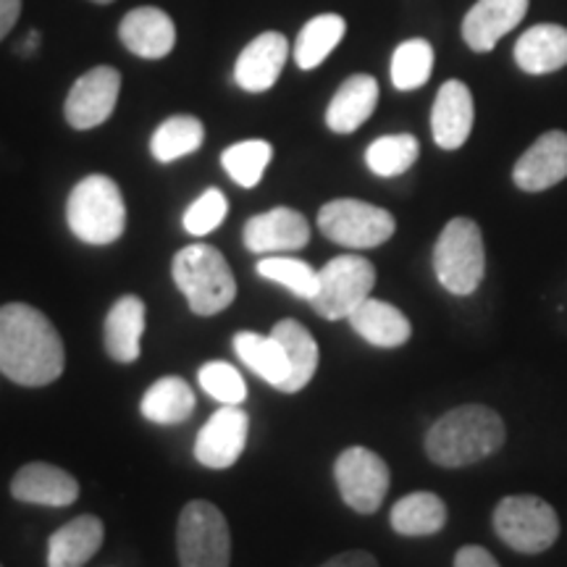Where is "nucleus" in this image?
<instances>
[{"label": "nucleus", "instance_id": "obj_14", "mask_svg": "<svg viewBox=\"0 0 567 567\" xmlns=\"http://www.w3.org/2000/svg\"><path fill=\"white\" fill-rule=\"evenodd\" d=\"M567 179V132H544L513 168V182L523 193H544Z\"/></svg>", "mask_w": 567, "mask_h": 567}, {"label": "nucleus", "instance_id": "obj_20", "mask_svg": "<svg viewBox=\"0 0 567 567\" xmlns=\"http://www.w3.org/2000/svg\"><path fill=\"white\" fill-rule=\"evenodd\" d=\"M142 334H145V302L134 295L118 297L103 326V344L109 358L116 363H134L142 352Z\"/></svg>", "mask_w": 567, "mask_h": 567}, {"label": "nucleus", "instance_id": "obj_32", "mask_svg": "<svg viewBox=\"0 0 567 567\" xmlns=\"http://www.w3.org/2000/svg\"><path fill=\"white\" fill-rule=\"evenodd\" d=\"M271 158H274L271 142L245 140V142H237V145L226 147L221 155V166L226 168V174L231 176L234 184H239V187L245 189H252L258 187L260 179H264Z\"/></svg>", "mask_w": 567, "mask_h": 567}, {"label": "nucleus", "instance_id": "obj_31", "mask_svg": "<svg viewBox=\"0 0 567 567\" xmlns=\"http://www.w3.org/2000/svg\"><path fill=\"white\" fill-rule=\"evenodd\" d=\"M421 155V142L413 134H386V137L373 140L365 151V166L371 168L375 176H392L405 174L408 168H413V163Z\"/></svg>", "mask_w": 567, "mask_h": 567}, {"label": "nucleus", "instance_id": "obj_8", "mask_svg": "<svg viewBox=\"0 0 567 567\" xmlns=\"http://www.w3.org/2000/svg\"><path fill=\"white\" fill-rule=\"evenodd\" d=\"M318 229L334 245L350 247V250H371L394 237L396 221L386 208L342 197V200L326 203L318 210Z\"/></svg>", "mask_w": 567, "mask_h": 567}, {"label": "nucleus", "instance_id": "obj_38", "mask_svg": "<svg viewBox=\"0 0 567 567\" xmlns=\"http://www.w3.org/2000/svg\"><path fill=\"white\" fill-rule=\"evenodd\" d=\"M321 567H379V563H375L371 551L352 549V551H342V555L331 557L329 563H323Z\"/></svg>", "mask_w": 567, "mask_h": 567}, {"label": "nucleus", "instance_id": "obj_10", "mask_svg": "<svg viewBox=\"0 0 567 567\" xmlns=\"http://www.w3.org/2000/svg\"><path fill=\"white\" fill-rule=\"evenodd\" d=\"M334 478L344 505L360 515H373L389 492V465L368 446H347L334 463Z\"/></svg>", "mask_w": 567, "mask_h": 567}, {"label": "nucleus", "instance_id": "obj_21", "mask_svg": "<svg viewBox=\"0 0 567 567\" xmlns=\"http://www.w3.org/2000/svg\"><path fill=\"white\" fill-rule=\"evenodd\" d=\"M379 105V82L368 74H354L342 82L326 109V124L337 134H352L373 116Z\"/></svg>", "mask_w": 567, "mask_h": 567}, {"label": "nucleus", "instance_id": "obj_15", "mask_svg": "<svg viewBox=\"0 0 567 567\" xmlns=\"http://www.w3.org/2000/svg\"><path fill=\"white\" fill-rule=\"evenodd\" d=\"M476 105L465 82L450 80L436 92L434 111H431V134L442 151L463 147L473 132Z\"/></svg>", "mask_w": 567, "mask_h": 567}, {"label": "nucleus", "instance_id": "obj_18", "mask_svg": "<svg viewBox=\"0 0 567 567\" xmlns=\"http://www.w3.org/2000/svg\"><path fill=\"white\" fill-rule=\"evenodd\" d=\"M13 499L42 507H69L80 499V484L51 463H27L11 481Z\"/></svg>", "mask_w": 567, "mask_h": 567}, {"label": "nucleus", "instance_id": "obj_28", "mask_svg": "<svg viewBox=\"0 0 567 567\" xmlns=\"http://www.w3.org/2000/svg\"><path fill=\"white\" fill-rule=\"evenodd\" d=\"M234 352L255 375L279 389L289 375V360L281 342L276 337L255 334V331H239L234 334Z\"/></svg>", "mask_w": 567, "mask_h": 567}, {"label": "nucleus", "instance_id": "obj_24", "mask_svg": "<svg viewBox=\"0 0 567 567\" xmlns=\"http://www.w3.org/2000/svg\"><path fill=\"white\" fill-rule=\"evenodd\" d=\"M515 63L526 74L544 76L567 66V30L559 24H536L515 42Z\"/></svg>", "mask_w": 567, "mask_h": 567}, {"label": "nucleus", "instance_id": "obj_33", "mask_svg": "<svg viewBox=\"0 0 567 567\" xmlns=\"http://www.w3.org/2000/svg\"><path fill=\"white\" fill-rule=\"evenodd\" d=\"M431 71H434V48L429 40H405L396 48L392 55V84L396 90L410 92L423 87L431 80Z\"/></svg>", "mask_w": 567, "mask_h": 567}, {"label": "nucleus", "instance_id": "obj_7", "mask_svg": "<svg viewBox=\"0 0 567 567\" xmlns=\"http://www.w3.org/2000/svg\"><path fill=\"white\" fill-rule=\"evenodd\" d=\"M182 567H229L231 534L221 509L205 499L184 505L176 526Z\"/></svg>", "mask_w": 567, "mask_h": 567}, {"label": "nucleus", "instance_id": "obj_1", "mask_svg": "<svg viewBox=\"0 0 567 567\" xmlns=\"http://www.w3.org/2000/svg\"><path fill=\"white\" fill-rule=\"evenodd\" d=\"M66 350L45 313L24 302L0 308V373L19 386H48L63 373Z\"/></svg>", "mask_w": 567, "mask_h": 567}, {"label": "nucleus", "instance_id": "obj_29", "mask_svg": "<svg viewBox=\"0 0 567 567\" xmlns=\"http://www.w3.org/2000/svg\"><path fill=\"white\" fill-rule=\"evenodd\" d=\"M347 32L344 19L339 13H321L302 27L295 40V61L302 71L318 69L337 51Z\"/></svg>", "mask_w": 567, "mask_h": 567}, {"label": "nucleus", "instance_id": "obj_37", "mask_svg": "<svg viewBox=\"0 0 567 567\" xmlns=\"http://www.w3.org/2000/svg\"><path fill=\"white\" fill-rule=\"evenodd\" d=\"M455 567H499V563L492 557V551L484 547H463L455 555Z\"/></svg>", "mask_w": 567, "mask_h": 567}, {"label": "nucleus", "instance_id": "obj_35", "mask_svg": "<svg viewBox=\"0 0 567 567\" xmlns=\"http://www.w3.org/2000/svg\"><path fill=\"white\" fill-rule=\"evenodd\" d=\"M197 381H200L203 392L216 402H221V405H243L247 400V384L243 373L234 365L224 363V360L205 363L200 373H197Z\"/></svg>", "mask_w": 567, "mask_h": 567}, {"label": "nucleus", "instance_id": "obj_23", "mask_svg": "<svg viewBox=\"0 0 567 567\" xmlns=\"http://www.w3.org/2000/svg\"><path fill=\"white\" fill-rule=\"evenodd\" d=\"M347 321H350L354 334L363 337L368 344L384 347V350L402 347L413 337V326H410L408 316L400 308H394V305L373 300V297H368L363 305H358Z\"/></svg>", "mask_w": 567, "mask_h": 567}, {"label": "nucleus", "instance_id": "obj_13", "mask_svg": "<svg viewBox=\"0 0 567 567\" xmlns=\"http://www.w3.org/2000/svg\"><path fill=\"white\" fill-rule=\"evenodd\" d=\"M243 239L247 250L255 255L295 252L308 247L310 224L300 210L274 208L252 216L250 221L245 224Z\"/></svg>", "mask_w": 567, "mask_h": 567}, {"label": "nucleus", "instance_id": "obj_19", "mask_svg": "<svg viewBox=\"0 0 567 567\" xmlns=\"http://www.w3.org/2000/svg\"><path fill=\"white\" fill-rule=\"evenodd\" d=\"M118 38H122L130 53L147 61H158L174 51L176 27L166 11L142 6V9H134L122 19Z\"/></svg>", "mask_w": 567, "mask_h": 567}, {"label": "nucleus", "instance_id": "obj_9", "mask_svg": "<svg viewBox=\"0 0 567 567\" xmlns=\"http://www.w3.org/2000/svg\"><path fill=\"white\" fill-rule=\"evenodd\" d=\"M375 268L360 255H337L318 271V292L310 305L326 321H344L371 297Z\"/></svg>", "mask_w": 567, "mask_h": 567}, {"label": "nucleus", "instance_id": "obj_11", "mask_svg": "<svg viewBox=\"0 0 567 567\" xmlns=\"http://www.w3.org/2000/svg\"><path fill=\"white\" fill-rule=\"evenodd\" d=\"M118 92H122V74L111 66H95L87 74L71 84L66 105V122L74 130H95L111 118L113 109L118 103Z\"/></svg>", "mask_w": 567, "mask_h": 567}, {"label": "nucleus", "instance_id": "obj_41", "mask_svg": "<svg viewBox=\"0 0 567 567\" xmlns=\"http://www.w3.org/2000/svg\"><path fill=\"white\" fill-rule=\"evenodd\" d=\"M92 3H101V6H109V3H113V0H92Z\"/></svg>", "mask_w": 567, "mask_h": 567}, {"label": "nucleus", "instance_id": "obj_6", "mask_svg": "<svg viewBox=\"0 0 567 567\" xmlns=\"http://www.w3.org/2000/svg\"><path fill=\"white\" fill-rule=\"evenodd\" d=\"M494 530L509 549L520 555H542L559 536V517L542 496H505L494 509Z\"/></svg>", "mask_w": 567, "mask_h": 567}, {"label": "nucleus", "instance_id": "obj_25", "mask_svg": "<svg viewBox=\"0 0 567 567\" xmlns=\"http://www.w3.org/2000/svg\"><path fill=\"white\" fill-rule=\"evenodd\" d=\"M271 337L279 339L289 360V375L279 386V392H300V389H305L313 381V375L318 371V358H321L313 334H310L302 323H297L295 318H284V321L274 326Z\"/></svg>", "mask_w": 567, "mask_h": 567}, {"label": "nucleus", "instance_id": "obj_12", "mask_svg": "<svg viewBox=\"0 0 567 567\" xmlns=\"http://www.w3.org/2000/svg\"><path fill=\"white\" fill-rule=\"evenodd\" d=\"M250 434V417L239 405H224L208 417L195 442L197 463L210 471H226L243 457Z\"/></svg>", "mask_w": 567, "mask_h": 567}, {"label": "nucleus", "instance_id": "obj_34", "mask_svg": "<svg viewBox=\"0 0 567 567\" xmlns=\"http://www.w3.org/2000/svg\"><path fill=\"white\" fill-rule=\"evenodd\" d=\"M258 274L264 279L289 289L300 300H313L318 292V271L297 258H260Z\"/></svg>", "mask_w": 567, "mask_h": 567}, {"label": "nucleus", "instance_id": "obj_5", "mask_svg": "<svg viewBox=\"0 0 567 567\" xmlns=\"http://www.w3.org/2000/svg\"><path fill=\"white\" fill-rule=\"evenodd\" d=\"M434 274L450 295L467 297L481 287L486 274L484 234L471 218H452L434 247Z\"/></svg>", "mask_w": 567, "mask_h": 567}, {"label": "nucleus", "instance_id": "obj_22", "mask_svg": "<svg viewBox=\"0 0 567 567\" xmlns=\"http://www.w3.org/2000/svg\"><path fill=\"white\" fill-rule=\"evenodd\" d=\"M103 534L101 517H74L48 542V567H84L103 547Z\"/></svg>", "mask_w": 567, "mask_h": 567}, {"label": "nucleus", "instance_id": "obj_26", "mask_svg": "<svg viewBox=\"0 0 567 567\" xmlns=\"http://www.w3.org/2000/svg\"><path fill=\"white\" fill-rule=\"evenodd\" d=\"M145 421L158 425L184 423L195 413V392L179 375H166L151 384L140 402Z\"/></svg>", "mask_w": 567, "mask_h": 567}, {"label": "nucleus", "instance_id": "obj_16", "mask_svg": "<svg viewBox=\"0 0 567 567\" xmlns=\"http://www.w3.org/2000/svg\"><path fill=\"white\" fill-rule=\"evenodd\" d=\"M528 13V0H476L463 19V40L476 53L494 51Z\"/></svg>", "mask_w": 567, "mask_h": 567}, {"label": "nucleus", "instance_id": "obj_17", "mask_svg": "<svg viewBox=\"0 0 567 567\" xmlns=\"http://www.w3.org/2000/svg\"><path fill=\"white\" fill-rule=\"evenodd\" d=\"M289 45L279 32L258 34L234 63V82L245 92H266L279 82Z\"/></svg>", "mask_w": 567, "mask_h": 567}, {"label": "nucleus", "instance_id": "obj_3", "mask_svg": "<svg viewBox=\"0 0 567 567\" xmlns=\"http://www.w3.org/2000/svg\"><path fill=\"white\" fill-rule=\"evenodd\" d=\"M174 284L187 297L195 316H216L229 308L237 297V281L229 264L216 247L195 243L174 255Z\"/></svg>", "mask_w": 567, "mask_h": 567}, {"label": "nucleus", "instance_id": "obj_36", "mask_svg": "<svg viewBox=\"0 0 567 567\" xmlns=\"http://www.w3.org/2000/svg\"><path fill=\"white\" fill-rule=\"evenodd\" d=\"M226 213H229L226 195L221 189L210 187L184 213V229L193 234V237H205V234H210L224 224Z\"/></svg>", "mask_w": 567, "mask_h": 567}, {"label": "nucleus", "instance_id": "obj_4", "mask_svg": "<svg viewBox=\"0 0 567 567\" xmlns=\"http://www.w3.org/2000/svg\"><path fill=\"white\" fill-rule=\"evenodd\" d=\"M66 221L74 237L82 243H116L126 226V205L118 184L105 174L84 176L69 195Z\"/></svg>", "mask_w": 567, "mask_h": 567}, {"label": "nucleus", "instance_id": "obj_30", "mask_svg": "<svg viewBox=\"0 0 567 567\" xmlns=\"http://www.w3.org/2000/svg\"><path fill=\"white\" fill-rule=\"evenodd\" d=\"M205 142V126L195 116L166 118L151 137V153L158 163H174L200 151Z\"/></svg>", "mask_w": 567, "mask_h": 567}, {"label": "nucleus", "instance_id": "obj_27", "mask_svg": "<svg viewBox=\"0 0 567 567\" xmlns=\"http://www.w3.org/2000/svg\"><path fill=\"white\" fill-rule=\"evenodd\" d=\"M389 523L400 536H434L446 526V505L442 496L413 492L392 507Z\"/></svg>", "mask_w": 567, "mask_h": 567}, {"label": "nucleus", "instance_id": "obj_39", "mask_svg": "<svg viewBox=\"0 0 567 567\" xmlns=\"http://www.w3.org/2000/svg\"><path fill=\"white\" fill-rule=\"evenodd\" d=\"M21 13V0H0V40L13 30V24L19 21Z\"/></svg>", "mask_w": 567, "mask_h": 567}, {"label": "nucleus", "instance_id": "obj_40", "mask_svg": "<svg viewBox=\"0 0 567 567\" xmlns=\"http://www.w3.org/2000/svg\"><path fill=\"white\" fill-rule=\"evenodd\" d=\"M38 45H40V32L32 30V32L24 38V45H21V53L30 55V53L38 51Z\"/></svg>", "mask_w": 567, "mask_h": 567}, {"label": "nucleus", "instance_id": "obj_2", "mask_svg": "<svg viewBox=\"0 0 567 567\" xmlns=\"http://www.w3.org/2000/svg\"><path fill=\"white\" fill-rule=\"evenodd\" d=\"M507 429L486 405H460L439 417L425 434V455L442 467H465L502 450Z\"/></svg>", "mask_w": 567, "mask_h": 567}]
</instances>
